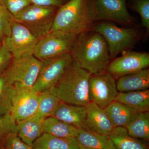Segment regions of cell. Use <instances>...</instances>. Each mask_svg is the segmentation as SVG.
I'll use <instances>...</instances> for the list:
<instances>
[{"label":"cell","instance_id":"d4e9b609","mask_svg":"<svg viewBox=\"0 0 149 149\" xmlns=\"http://www.w3.org/2000/svg\"><path fill=\"white\" fill-rule=\"evenodd\" d=\"M61 102L53 88L43 91L39 94V104L36 114L45 118L53 116Z\"/></svg>","mask_w":149,"mask_h":149},{"label":"cell","instance_id":"9c48e42d","mask_svg":"<svg viewBox=\"0 0 149 149\" xmlns=\"http://www.w3.org/2000/svg\"><path fill=\"white\" fill-rule=\"evenodd\" d=\"M39 40L24 26L14 20L10 36L4 38L2 45L13 58H20L33 55Z\"/></svg>","mask_w":149,"mask_h":149},{"label":"cell","instance_id":"cb8c5ba5","mask_svg":"<svg viewBox=\"0 0 149 149\" xmlns=\"http://www.w3.org/2000/svg\"><path fill=\"white\" fill-rule=\"evenodd\" d=\"M109 136L116 149H149L146 144L128 134L125 127H116Z\"/></svg>","mask_w":149,"mask_h":149},{"label":"cell","instance_id":"836d02e7","mask_svg":"<svg viewBox=\"0 0 149 149\" xmlns=\"http://www.w3.org/2000/svg\"><path fill=\"white\" fill-rule=\"evenodd\" d=\"M79 149H93L90 148H86V147L83 146H81V145H80V144H79Z\"/></svg>","mask_w":149,"mask_h":149},{"label":"cell","instance_id":"5b68a950","mask_svg":"<svg viewBox=\"0 0 149 149\" xmlns=\"http://www.w3.org/2000/svg\"><path fill=\"white\" fill-rule=\"evenodd\" d=\"M93 29L106 41L111 59L133 47L139 36L138 30L135 28H122L106 22L97 23Z\"/></svg>","mask_w":149,"mask_h":149},{"label":"cell","instance_id":"8fae6325","mask_svg":"<svg viewBox=\"0 0 149 149\" xmlns=\"http://www.w3.org/2000/svg\"><path fill=\"white\" fill-rule=\"evenodd\" d=\"M14 94L11 111L16 122L24 120L37 113L39 94L32 87L14 84Z\"/></svg>","mask_w":149,"mask_h":149},{"label":"cell","instance_id":"44dd1931","mask_svg":"<svg viewBox=\"0 0 149 149\" xmlns=\"http://www.w3.org/2000/svg\"><path fill=\"white\" fill-rule=\"evenodd\" d=\"M115 128L125 127L137 112L120 102L114 100L104 109Z\"/></svg>","mask_w":149,"mask_h":149},{"label":"cell","instance_id":"8992f818","mask_svg":"<svg viewBox=\"0 0 149 149\" xmlns=\"http://www.w3.org/2000/svg\"><path fill=\"white\" fill-rule=\"evenodd\" d=\"M77 35L51 31L39 39L33 55L39 60H45L70 54Z\"/></svg>","mask_w":149,"mask_h":149},{"label":"cell","instance_id":"6da1fadb","mask_svg":"<svg viewBox=\"0 0 149 149\" xmlns=\"http://www.w3.org/2000/svg\"><path fill=\"white\" fill-rule=\"evenodd\" d=\"M70 54L72 61L91 74L105 72L111 59L106 41L91 29L77 35Z\"/></svg>","mask_w":149,"mask_h":149},{"label":"cell","instance_id":"d6986e66","mask_svg":"<svg viewBox=\"0 0 149 149\" xmlns=\"http://www.w3.org/2000/svg\"><path fill=\"white\" fill-rule=\"evenodd\" d=\"M115 100L124 104L137 112L149 111V90L118 93Z\"/></svg>","mask_w":149,"mask_h":149},{"label":"cell","instance_id":"4fadbf2b","mask_svg":"<svg viewBox=\"0 0 149 149\" xmlns=\"http://www.w3.org/2000/svg\"><path fill=\"white\" fill-rule=\"evenodd\" d=\"M149 65V53L126 52L120 57L110 63L105 72L115 78H118L148 68Z\"/></svg>","mask_w":149,"mask_h":149},{"label":"cell","instance_id":"d590c367","mask_svg":"<svg viewBox=\"0 0 149 149\" xmlns=\"http://www.w3.org/2000/svg\"></svg>","mask_w":149,"mask_h":149},{"label":"cell","instance_id":"f1b7e54d","mask_svg":"<svg viewBox=\"0 0 149 149\" xmlns=\"http://www.w3.org/2000/svg\"><path fill=\"white\" fill-rule=\"evenodd\" d=\"M14 16L0 3V35L3 40L10 36Z\"/></svg>","mask_w":149,"mask_h":149},{"label":"cell","instance_id":"e575fe53","mask_svg":"<svg viewBox=\"0 0 149 149\" xmlns=\"http://www.w3.org/2000/svg\"><path fill=\"white\" fill-rule=\"evenodd\" d=\"M3 40L2 38L1 35H0V47H1L2 45Z\"/></svg>","mask_w":149,"mask_h":149},{"label":"cell","instance_id":"2e32d148","mask_svg":"<svg viewBox=\"0 0 149 149\" xmlns=\"http://www.w3.org/2000/svg\"><path fill=\"white\" fill-rule=\"evenodd\" d=\"M44 118L37 114L24 120L17 122V134L20 139L29 146L43 133Z\"/></svg>","mask_w":149,"mask_h":149},{"label":"cell","instance_id":"30bf717a","mask_svg":"<svg viewBox=\"0 0 149 149\" xmlns=\"http://www.w3.org/2000/svg\"><path fill=\"white\" fill-rule=\"evenodd\" d=\"M118 93L115 79L111 74L105 72L91 74L89 85L90 102L105 109L115 100Z\"/></svg>","mask_w":149,"mask_h":149},{"label":"cell","instance_id":"1f68e13d","mask_svg":"<svg viewBox=\"0 0 149 149\" xmlns=\"http://www.w3.org/2000/svg\"><path fill=\"white\" fill-rule=\"evenodd\" d=\"M12 58L11 54L2 45L0 47V75L5 72Z\"/></svg>","mask_w":149,"mask_h":149},{"label":"cell","instance_id":"603a6c76","mask_svg":"<svg viewBox=\"0 0 149 149\" xmlns=\"http://www.w3.org/2000/svg\"><path fill=\"white\" fill-rule=\"evenodd\" d=\"M125 128L133 138L149 140V112L136 113Z\"/></svg>","mask_w":149,"mask_h":149},{"label":"cell","instance_id":"4dcf8cb0","mask_svg":"<svg viewBox=\"0 0 149 149\" xmlns=\"http://www.w3.org/2000/svg\"><path fill=\"white\" fill-rule=\"evenodd\" d=\"M3 141L6 149H34L32 146L22 141L16 133H10Z\"/></svg>","mask_w":149,"mask_h":149},{"label":"cell","instance_id":"ac0fdd59","mask_svg":"<svg viewBox=\"0 0 149 149\" xmlns=\"http://www.w3.org/2000/svg\"><path fill=\"white\" fill-rule=\"evenodd\" d=\"M32 147L34 149H79L75 137L62 138L46 133L34 142Z\"/></svg>","mask_w":149,"mask_h":149},{"label":"cell","instance_id":"7c38bea8","mask_svg":"<svg viewBox=\"0 0 149 149\" xmlns=\"http://www.w3.org/2000/svg\"><path fill=\"white\" fill-rule=\"evenodd\" d=\"M95 19L131 25L134 18L127 9L126 0H94Z\"/></svg>","mask_w":149,"mask_h":149},{"label":"cell","instance_id":"484cf974","mask_svg":"<svg viewBox=\"0 0 149 149\" xmlns=\"http://www.w3.org/2000/svg\"><path fill=\"white\" fill-rule=\"evenodd\" d=\"M12 133L17 134V122L11 109L6 107H0V142Z\"/></svg>","mask_w":149,"mask_h":149},{"label":"cell","instance_id":"52a82bcc","mask_svg":"<svg viewBox=\"0 0 149 149\" xmlns=\"http://www.w3.org/2000/svg\"><path fill=\"white\" fill-rule=\"evenodd\" d=\"M70 54L42 61L38 76L33 88L41 93L54 88L72 61Z\"/></svg>","mask_w":149,"mask_h":149},{"label":"cell","instance_id":"7a4b0ae2","mask_svg":"<svg viewBox=\"0 0 149 149\" xmlns=\"http://www.w3.org/2000/svg\"><path fill=\"white\" fill-rule=\"evenodd\" d=\"M95 15L94 0H69L57 11L51 31L78 35L91 29Z\"/></svg>","mask_w":149,"mask_h":149},{"label":"cell","instance_id":"4316f807","mask_svg":"<svg viewBox=\"0 0 149 149\" xmlns=\"http://www.w3.org/2000/svg\"><path fill=\"white\" fill-rule=\"evenodd\" d=\"M14 86L8 83L4 73L0 75V107H6L12 109Z\"/></svg>","mask_w":149,"mask_h":149},{"label":"cell","instance_id":"7402d4cb","mask_svg":"<svg viewBox=\"0 0 149 149\" xmlns=\"http://www.w3.org/2000/svg\"><path fill=\"white\" fill-rule=\"evenodd\" d=\"M79 129L53 116L46 118L43 125V133L57 137L76 138Z\"/></svg>","mask_w":149,"mask_h":149},{"label":"cell","instance_id":"d6a6232c","mask_svg":"<svg viewBox=\"0 0 149 149\" xmlns=\"http://www.w3.org/2000/svg\"><path fill=\"white\" fill-rule=\"evenodd\" d=\"M32 3L46 7L59 8L69 0H31Z\"/></svg>","mask_w":149,"mask_h":149},{"label":"cell","instance_id":"9a60e30c","mask_svg":"<svg viewBox=\"0 0 149 149\" xmlns=\"http://www.w3.org/2000/svg\"><path fill=\"white\" fill-rule=\"evenodd\" d=\"M53 116L74 126L80 130H88L86 126V106L61 102Z\"/></svg>","mask_w":149,"mask_h":149},{"label":"cell","instance_id":"5bb4252c","mask_svg":"<svg viewBox=\"0 0 149 149\" xmlns=\"http://www.w3.org/2000/svg\"><path fill=\"white\" fill-rule=\"evenodd\" d=\"M86 123L88 131L103 135H109L115 127L104 109L92 102L86 105Z\"/></svg>","mask_w":149,"mask_h":149},{"label":"cell","instance_id":"f546056e","mask_svg":"<svg viewBox=\"0 0 149 149\" xmlns=\"http://www.w3.org/2000/svg\"><path fill=\"white\" fill-rule=\"evenodd\" d=\"M0 3L14 17L32 4L31 0H0Z\"/></svg>","mask_w":149,"mask_h":149},{"label":"cell","instance_id":"ffe728a7","mask_svg":"<svg viewBox=\"0 0 149 149\" xmlns=\"http://www.w3.org/2000/svg\"><path fill=\"white\" fill-rule=\"evenodd\" d=\"M76 139L78 143L86 148L93 149H116L109 135L79 129Z\"/></svg>","mask_w":149,"mask_h":149},{"label":"cell","instance_id":"3957f363","mask_svg":"<svg viewBox=\"0 0 149 149\" xmlns=\"http://www.w3.org/2000/svg\"><path fill=\"white\" fill-rule=\"evenodd\" d=\"M91 74L72 61L53 89L63 102L86 106L90 102L89 80Z\"/></svg>","mask_w":149,"mask_h":149},{"label":"cell","instance_id":"277c9868","mask_svg":"<svg viewBox=\"0 0 149 149\" xmlns=\"http://www.w3.org/2000/svg\"><path fill=\"white\" fill-rule=\"evenodd\" d=\"M58 9L32 3L14 17V19L40 39L51 32Z\"/></svg>","mask_w":149,"mask_h":149},{"label":"cell","instance_id":"83f0119b","mask_svg":"<svg viewBox=\"0 0 149 149\" xmlns=\"http://www.w3.org/2000/svg\"><path fill=\"white\" fill-rule=\"evenodd\" d=\"M128 7L139 13L142 25L145 27L147 34L149 31V0H131Z\"/></svg>","mask_w":149,"mask_h":149},{"label":"cell","instance_id":"e0dca14e","mask_svg":"<svg viewBox=\"0 0 149 149\" xmlns=\"http://www.w3.org/2000/svg\"><path fill=\"white\" fill-rule=\"evenodd\" d=\"M118 93L142 91L149 88V69L141 70L118 78L116 83Z\"/></svg>","mask_w":149,"mask_h":149},{"label":"cell","instance_id":"ba28073f","mask_svg":"<svg viewBox=\"0 0 149 149\" xmlns=\"http://www.w3.org/2000/svg\"><path fill=\"white\" fill-rule=\"evenodd\" d=\"M41 61L33 55L13 58L4 74L11 85L18 83L32 87L37 80Z\"/></svg>","mask_w":149,"mask_h":149}]
</instances>
